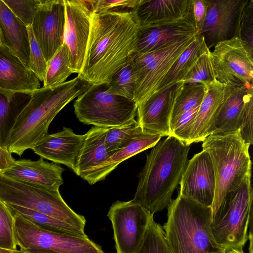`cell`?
Masks as SVG:
<instances>
[{
    "mask_svg": "<svg viewBox=\"0 0 253 253\" xmlns=\"http://www.w3.org/2000/svg\"><path fill=\"white\" fill-rule=\"evenodd\" d=\"M65 24L64 43L70 55L72 69L79 74L83 66L93 12L92 0H64Z\"/></svg>",
    "mask_w": 253,
    "mask_h": 253,
    "instance_id": "4fadbf2b",
    "label": "cell"
},
{
    "mask_svg": "<svg viewBox=\"0 0 253 253\" xmlns=\"http://www.w3.org/2000/svg\"><path fill=\"white\" fill-rule=\"evenodd\" d=\"M64 0H42L32 28L47 63L64 43Z\"/></svg>",
    "mask_w": 253,
    "mask_h": 253,
    "instance_id": "5bb4252c",
    "label": "cell"
},
{
    "mask_svg": "<svg viewBox=\"0 0 253 253\" xmlns=\"http://www.w3.org/2000/svg\"><path fill=\"white\" fill-rule=\"evenodd\" d=\"M179 184L180 194L211 208L215 191V178L208 152L203 150L188 161Z\"/></svg>",
    "mask_w": 253,
    "mask_h": 253,
    "instance_id": "2e32d148",
    "label": "cell"
},
{
    "mask_svg": "<svg viewBox=\"0 0 253 253\" xmlns=\"http://www.w3.org/2000/svg\"><path fill=\"white\" fill-rule=\"evenodd\" d=\"M195 35L167 46L144 53L134 51L129 57L136 79L133 101L137 107L156 92L158 86Z\"/></svg>",
    "mask_w": 253,
    "mask_h": 253,
    "instance_id": "9c48e42d",
    "label": "cell"
},
{
    "mask_svg": "<svg viewBox=\"0 0 253 253\" xmlns=\"http://www.w3.org/2000/svg\"><path fill=\"white\" fill-rule=\"evenodd\" d=\"M108 128L94 126L85 134L74 171L77 175L82 177L88 170L110 157L105 144V136Z\"/></svg>",
    "mask_w": 253,
    "mask_h": 253,
    "instance_id": "4316f807",
    "label": "cell"
},
{
    "mask_svg": "<svg viewBox=\"0 0 253 253\" xmlns=\"http://www.w3.org/2000/svg\"><path fill=\"white\" fill-rule=\"evenodd\" d=\"M205 92L204 84H183L175 100L170 123L183 113L200 106Z\"/></svg>",
    "mask_w": 253,
    "mask_h": 253,
    "instance_id": "d6a6232c",
    "label": "cell"
},
{
    "mask_svg": "<svg viewBox=\"0 0 253 253\" xmlns=\"http://www.w3.org/2000/svg\"><path fill=\"white\" fill-rule=\"evenodd\" d=\"M215 79L224 85L253 87V51L237 37L210 52Z\"/></svg>",
    "mask_w": 253,
    "mask_h": 253,
    "instance_id": "8fae6325",
    "label": "cell"
},
{
    "mask_svg": "<svg viewBox=\"0 0 253 253\" xmlns=\"http://www.w3.org/2000/svg\"><path fill=\"white\" fill-rule=\"evenodd\" d=\"M191 3L192 0H141L133 15L139 29L184 18L192 21Z\"/></svg>",
    "mask_w": 253,
    "mask_h": 253,
    "instance_id": "7402d4cb",
    "label": "cell"
},
{
    "mask_svg": "<svg viewBox=\"0 0 253 253\" xmlns=\"http://www.w3.org/2000/svg\"><path fill=\"white\" fill-rule=\"evenodd\" d=\"M139 29L133 14L93 12L78 76L91 84L108 82L135 51Z\"/></svg>",
    "mask_w": 253,
    "mask_h": 253,
    "instance_id": "6da1fadb",
    "label": "cell"
},
{
    "mask_svg": "<svg viewBox=\"0 0 253 253\" xmlns=\"http://www.w3.org/2000/svg\"><path fill=\"white\" fill-rule=\"evenodd\" d=\"M5 205L12 213L19 214L45 231L71 236L87 237L84 232L46 214L17 206Z\"/></svg>",
    "mask_w": 253,
    "mask_h": 253,
    "instance_id": "f1b7e54d",
    "label": "cell"
},
{
    "mask_svg": "<svg viewBox=\"0 0 253 253\" xmlns=\"http://www.w3.org/2000/svg\"><path fill=\"white\" fill-rule=\"evenodd\" d=\"M183 85L178 82L159 91L137 107L138 125L143 129L161 134H170V121L175 100Z\"/></svg>",
    "mask_w": 253,
    "mask_h": 253,
    "instance_id": "e0dca14e",
    "label": "cell"
},
{
    "mask_svg": "<svg viewBox=\"0 0 253 253\" xmlns=\"http://www.w3.org/2000/svg\"><path fill=\"white\" fill-rule=\"evenodd\" d=\"M22 253H62L46 250H20Z\"/></svg>",
    "mask_w": 253,
    "mask_h": 253,
    "instance_id": "bcb514c9",
    "label": "cell"
},
{
    "mask_svg": "<svg viewBox=\"0 0 253 253\" xmlns=\"http://www.w3.org/2000/svg\"><path fill=\"white\" fill-rule=\"evenodd\" d=\"M141 0H92L94 13L133 14Z\"/></svg>",
    "mask_w": 253,
    "mask_h": 253,
    "instance_id": "b9f144b4",
    "label": "cell"
},
{
    "mask_svg": "<svg viewBox=\"0 0 253 253\" xmlns=\"http://www.w3.org/2000/svg\"><path fill=\"white\" fill-rule=\"evenodd\" d=\"M195 35V28L188 18L139 29L135 51L151 52Z\"/></svg>",
    "mask_w": 253,
    "mask_h": 253,
    "instance_id": "44dd1931",
    "label": "cell"
},
{
    "mask_svg": "<svg viewBox=\"0 0 253 253\" xmlns=\"http://www.w3.org/2000/svg\"><path fill=\"white\" fill-rule=\"evenodd\" d=\"M207 12L197 35L203 36L210 49L237 37L238 21L245 0H206Z\"/></svg>",
    "mask_w": 253,
    "mask_h": 253,
    "instance_id": "9a60e30c",
    "label": "cell"
},
{
    "mask_svg": "<svg viewBox=\"0 0 253 253\" xmlns=\"http://www.w3.org/2000/svg\"><path fill=\"white\" fill-rule=\"evenodd\" d=\"M253 87L247 94L242 111L239 131L244 142L250 146L253 143Z\"/></svg>",
    "mask_w": 253,
    "mask_h": 253,
    "instance_id": "7bdbcfd3",
    "label": "cell"
},
{
    "mask_svg": "<svg viewBox=\"0 0 253 253\" xmlns=\"http://www.w3.org/2000/svg\"><path fill=\"white\" fill-rule=\"evenodd\" d=\"M0 253H22L20 250L10 251L0 249Z\"/></svg>",
    "mask_w": 253,
    "mask_h": 253,
    "instance_id": "c3c4849f",
    "label": "cell"
},
{
    "mask_svg": "<svg viewBox=\"0 0 253 253\" xmlns=\"http://www.w3.org/2000/svg\"><path fill=\"white\" fill-rule=\"evenodd\" d=\"M107 92L133 100L136 84L134 71L128 58L107 82Z\"/></svg>",
    "mask_w": 253,
    "mask_h": 253,
    "instance_id": "1f68e13d",
    "label": "cell"
},
{
    "mask_svg": "<svg viewBox=\"0 0 253 253\" xmlns=\"http://www.w3.org/2000/svg\"><path fill=\"white\" fill-rule=\"evenodd\" d=\"M12 214L15 242L20 250H46L62 253H105L88 236L78 237L48 232L19 214Z\"/></svg>",
    "mask_w": 253,
    "mask_h": 253,
    "instance_id": "30bf717a",
    "label": "cell"
},
{
    "mask_svg": "<svg viewBox=\"0 0 253 253\" xmlns=\"http://www.w3.org/2000/svg\"><path fill=\"white\" fill-rule=\"evenodd\" d=\"M27 29L30 44L28 68L36 75L40 82H43L45 78L47 63L34 36L32 26H28Z\"/></svg>",
    "mask_w": 253,
    "mask_h": 253,
    "instance_id": "ab89813d",
    "label": "cell"
},
{
    "mask_svg": "<svg viewBox=\"0 0 253 253\" xmlns=\"http://www.w3.org/2000/svg\"><path fill=\"white\" fill-rule=\"evenodd\" d=\"M15 161V159L8 150L0 146V171L9 168Z\"/></svg>",
    "mask_w": 253,
    "mask_h": 253,
    "instance_id": "f6af8a7d",
    "label": "cell"
},
{
    "mask_svg": "<svg viewBox=\"0 0 253 253\" xmlns=\"http://www.w3.org/2000/svg\"><path fill=\"white\" fill-rule=\"evenodd\" d=\"M207 253H225L223 249L218 250L214 252Z\"/></svg>",
    "mask_w": 253,
    "mask_h": 253,
    "instance_id": "681fc988",
    "label": "cell"
},
{
    "mask_svg": "<svg viewBox=\"0 0 253 253\" xmlns=\"http://www.w3.org/2000/svg\"><path fill=\"white\" fill-rule=\"evenodd\" d=\"M138 126L137 120L133 118L120 126L108 128L105 136V144L110 156L126 144Z\"/></svg>",
    "mask_w": 253,
    "mask_h": 253,
    "instance_id": "836d02e7",
    "label": "cell"
},
{
    "mask_svg": "<svg viewBox=\"0 0 253 253\" xmlns=\"http://www.w3.org/2000/svg\"><path fill=\"white\" fill-rule=\"evenodd\" d=\"M202 142L203 150L211 158L215 178L212 216L226 195L237 189L251 174L250 145L243 140L239 130L226 134H211Z\"/></svg>",
    "mask_w": 253,
    "mask_h": 253,
    "instance_id": "5b68a950",
    "label": "cell"
},
{
    "mask_svg": "<svg viewBox=\"0 0 253 253\" xmlns=\"http://www.w3.org/2000/svg\"><path fill=\"white\" fill-rule=\"evenodd\" d=\"M0 249L17 250L14 236V220L6 205L0 201Z\"/></svg>",
    "mask_w": 253,
    "mask_h": 253,
    "instance_id": "8d00e7d4",
    "label": "cell"
},
{
    "mask_svg": "<svg viewBox=\"0 0 253 253\" xmlns=\"http://www.w3.org/2000/svg\"><path fill=\"white\" fill-rule=\"evenodd\" d=\"M72 73H74L69 50L66 44L63 43L47 62L42 87H52L64 83Z\"/></svg>",
    "mask_w": 253,
    "mask_h": 253,
    "instance_id": "4dcf8cb0",
    "label": "cell"
},
{
    "mask_svg": "<svg viewBox=\"0 0 253 253\" xmlns=\"http://www.w3.org/2000/svg\"><path fill=\"white\" fill-rule=\"evenodd\" d=\"M1 43V38H0V44Z\"/></svg>",
    "mask_w": 253,
    "mask_h": 253,
    "instance_id": "f907efd6",
    "label": "cell"
},
{
    "mask_svg": "<svg viewBox=\"0 0 253 253\" xmlns=\"http://www.w3.org/2000/svg\"><path fill=\"white\" fill-rule=\"evenodd\" d=\"M64 169L48 163L41 158L38 160H15L9 168L0 171L2 174L15 179L31 183L53 190H59L63 183L62 174Z\"/></svg>",
    "mask_w": 253,
    "mask_h": 253,
    "instance_id": "603a6c76",
    "label": "cell"
},
{
    "mask_svg": "<svg viewBox=\"0 0 253 253\" xmlns=\"http://www.w3.org/2000/svg\"><path fill=\"white\" fill-rule=\"evenodd\" d=\"M162 137L161 134L143 129L138 125L131 138L123 148L81 177L89 184H94L104 179L123 161L154 147Z\"/></svg>",
    "mask_w": 253,
    "mask_h": 253,
    "instance_id": "ffe728a7",
    "label": "cell"
},
{
    "mask_svg": "<svg viewBox=\"0 0 253 253\" xmlns=\"http://www.w3.org/2000/svg\"><path fill=\"white\" fill-rule=\"evenodd\" d=\"M242 247H227L223 249L225 253H244Z\"/></svg>",
    "mask_w": 253,
    "mask_h": 253,
    "instance_id": "7dc6e473",
    "label": "cell"
},
{
    "mask_svg": "<svg viewBox=\"0 0 253 253\" xmlns=\"http://www.w3.org/2000/svg\"><path fill=\"white\" fill-rule=\"evenodd\" d=\"M153 215L133 199L112 205L107 216L112 223L117 253H137Z\"/></svg>",
    "mask_w": 253,
    "mask_h": 253,
    "instance_id": "7c38bea8",
    "label": "cell"
},
{
    "mask_svg": "<svg viewBox=\"0 0 253 253\" xmlns=\"http://www.w3.org/2000/svg\"><path fill=\"white\" fill-rule=\"evenodd\" d=\"M237 37L253 51V0H245L238 21Z\"/></svg>",
    "mask_w": 253,
    "mask_h": 253,
    "instance_id": "60d3db41",
    "label": "cell"
},
{
    "mask_svg": "<svg viewBox=\"0 0 253 253\" xmlns=\"http://www.w3.org/2000/svg\"><path fill=\"white\" fill-rule=\"evenodd\" d=\"M200 106L180 115L170 123L169 135L188 145L190 135Z\"/></svg>",
    "mask_w": 253,
    "mask_h": 253,
    "instance_id": "74e56055",
    "label": "cell"
},
{
    "mask_svg": "<svg viewBox=\"0 0 253 253\" xmlns=\"http://www.w3.org/2000/svg\"><path fill=\"white\" fill-rule=\"evenodd\" d=\"M36 75L7 47L0 44V89L31 95L40 88Z\"/></svg>",
    "mask_w": 253,
    "mask_h": 253,
    "instance_id": "d6986e66",
    "label": "cell"
},
{
    "mask_svg": "<svg viewBox=\"0 0 253 253\" xmlns=\"http://www.w3.org/2000/svg\"><path fill=\"white\" fill-rule=\"evenodd\" d=\"M210 52V50L202 55L184 79L180 82L183 84H205L214 80L215 78Z\"/></svg>",
    "mask_w": 253,
    "mask_h": 253,
    "instance_id": "d590c367",
    "label": "cell"
},
{
    "mask_svg": "<svg viewBox=\"0 0 253 253\" xmlns=\"http://www.w3.org/2000/svg\"><path fill=\"white\" fill-rule=\"evenodd\" d=\"M137 253H171L162 226L152 216L149 222L142 245Z\"/></svg>",
    "mask_w": 253,
    "mask_h": 253,
    "instance_id": "e575fe53",
    "label": "cell"
},
{
    "mask_svg": "<svg viewBox=\"0 0 253 253\" xmlns=\"http://www.w3.org/2000/svg\"><path fill=\"white\" fill-rule=\"evenodd\" d=\"M207 12L206 0H192L191 18L196 35L200 31L205 19Z\"/></svg>",
    "mask_w": 253,
    "mask_h": 253,
    "instance_id": "ee69618b",
    "label": "cell"
},
{
    "mask_svg": "<svg viewBox=\"0 0 253 253\" xmlns=\"http://www.w3.org/2000/svg\"><path fill=\"white\" fill-rule=\"evenodd\" d=\"M107 83L92 84L74 103L78 120L101 127L120 126L135 118L137 105L133 100L107 92Z\"/></svg>",
    "mask_w": 253,
    "mask_h": 253,
    "instance_id": "ba28073f",
    "label": "cell"
},
{
    "mask_svg": "<svg viewBox=\"0 0 253 253\" xmlns=\"http://www.w3.org/2000/svg\"><path fill=\"white\" fill-rule=\"evenodd\" d=\"M251 174L235 190L228 193L212 216L211 228L222 249L243 248L249 240L248 229L253 217Z\"/></svg>",
    "mask_w": 253,
    "mask_h": 253,
    "instance_id": "52a82bcc",
    "label": "cell"
},
{
    "mask_svg": "<svg viewBox=\"0 0 253 253\" xmlns=\"http://www.w3.org/2000/svg\"><path fill=\"white\" fill-rule=\"evenodd\" d=\"M0 201L41 212L84 231L85 217L66 204L59 190L15 179L0 171Z\"/></svg>",
    "mask_w": 253,
    "mask_h": 253,
    "instance_id": "8992f818",
    "label": "cell"
},
{
    "mask_svg": "<svg viewBox=\"0 0 253 253\" xmlns=\"http://www.w3.org/2000/svg\"><path fill=\"white\" fill-rule=\"evenodd\" d=\"M210 49L203 36L196 35L194 41L184 50L161 82L157 92L182 81L199 58ZM156 93V92H155Z\"/></svg>",
    "mask_w": 253,
    "mask_h": 253,
    "instance_id": "83f0119b",
    "label": "cell"
},
{
    "mask_svg": "<svg viewBox=\"0 0 253 253\" xmlns=\"http://www.w3.org/2000/svg\"><path fill=\"white\" fill-rule=\"evenodd\" d=\"M30 96L8 92L0 89V146L1 147L7 149L9 132L17 115L15 114L16 107L18 103L29 99Z\"/></svg>",
    "mask_w": 253,
    "mask_h": 253,
    "instance_id": "f546056e",
    "label": "cell"
},
{
    "mask_svg": "<svg viewBox=\"0 0 253 253\" xmlns=\"http://www.w3.org/2000/svg\"><path fill=\"white\" fill-rule=\"evenodd\" d=\"M211 208L179 193L168 206L167 220L162 228L171 253H207L222 249L211 228Z\"/></svg>",
    "mask_w": 253,
    "mask_h": 253,
    "instance_id": "277c9868",
    "label": "cell"
},
{
    "mask_svg": "<svg viewBox=\"0 0 253 253\" xmlns=\"http://www.w3.org/2000/svg\"><path fill=\"white\" fill-rule=\"evenodd\" d=\"M91 85L78 76L58 85L35 90L16 116L9 132L7 149L21 156L47 134L57 114Z\"/></svg>",
    "mask_w": 253,
    "mask_h": 253,
    "instance_id": "7a4b0ae2",
    "label": "cell"
},
{
    "mask_svg": "<svg viewBox=\"0 0 253 253\" xmlns=\"http://www.w3.org/2000/svg\"><path fill=\"white\" fill-rule=\"evenodd\" d=\"M85 134L75 133L70 128L46 134L32 149L41 158L63 164L74 171Z\"/></svg>",
    "mask_w": 253,
    "mask_h": 253,
    "instance_id": "ac0fdd59",
    "label": "cell"
},
{
    "mask_svg": "<svg viewBox=\"0 0 253 253\" xmlns=\"http://www.w3.org/2000/svg\"><path fill=\"white\" fill-rule=\"evenodd\" d=\"M4 3L26 27L32 26L42 0H2Z\"/></svg>",
    "mask_w": 253,
    "mask_h": 253,
    "instance_id": "f35d334b",
    "label": "cell"
},
{
    "mask_svg": "<svg viewBox=\"0 0 253 253\" xmlns=\"http://www.w3.org/2000/svg\"><path fill=\"white\" fill-rule=\"evenodd\" d=\"M190 148L171 135L159 141L147 156L133 200L152 214L168 207L185 169Z\"/></svg>",
    "mask_w": 253,
    "mask_h": 253,
    "instance_id": "3957f363",
    "label": "cell"
},
{
    "mask_svg": "<svg viewBox=\"0 0 253 253\" xmlns=\"http://www.w3.org/2000/svg\"><path fill=\"white\" fill-rule=\"evenodd\" d=\"M252 87L225 85L223 102L208 130V136L229 133L239 130L246 97Z\"/></svg>",
    "mask_w": 253,
    "mask_h": 253,
    "instance_id": "cb8c5ba5",
    "label": "cell"
},
{
    "mask_svg": "<svg viewBox=\"0 0 253 253\" xmlns=\"http://www.w3.org/2000/svg\"><path fill=\"white\" fill-rule=\"evenodd\" d=\"M206 92L199 106L190 135L188 145L202 142L223 102L225 85L215 79L204 84Z\"/></svg>",
    "mask_w": 253,
    "mask_h": 253,
    "instance_id": "484cf974",
    "label": "cell"
},
{
    "mask_svg": "<svg viewBox=\"0 0 253 253\" xmlns=\"http://www.w3.org/2000/svg\"><path fill=\"white\" fill-rule=\"evenodd\" d=\"M0 35L7 47L28 67L30 44L27 27L0 0Z\"/></svg>",
    "mask_w": 253,
    "mask_h": 253,
    "instance_id": "d4e9b609",
    "label": "cell"
}]
</instances>
